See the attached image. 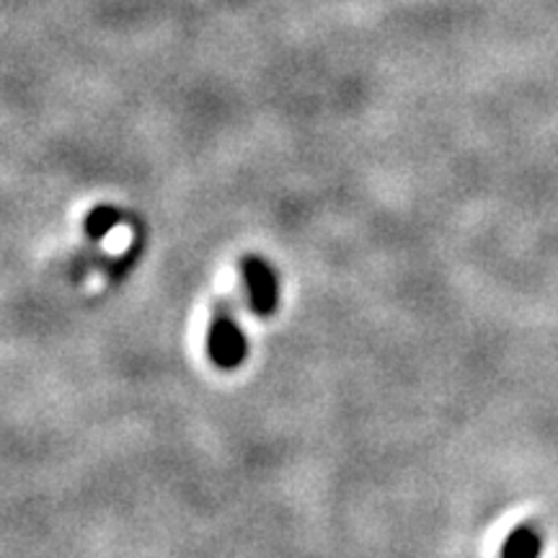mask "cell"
Instances as JSON below:
<instances>
[{"label": "cell", "mask_w": 558, "mask_h": 558, "mask_svg": "<svg viewBox=\"0 0 558 558\" xmlns=\"http://www.w3.org/2000/svg\"><path fill=\"white\" fill-rule=\"evenodd\" d=\"M239 275L248 311L259 318L275 316L279 308V298H282L279 290L282 288H279V275L271 267V262H267L259 254H248L241 259Z\"/></svg>", "instance_id": "7a4b0ae2"}, {"label": "cell", "mask_w": 558, "mask_h": 558, "mask_svg": "<svg viewBox=\"0 0 558 558\" xmlns=\"http://www.w3.org/2000/svg\"><path fill=\"white\" fill-rule=\"evenodd\" d=\"M207 357L220 369H239L248 360V339L243 326L239 324L235 308L230 300H220L215 305L213 318H209L205 337Z\"/></svg>", "instance_id": "6da1fadb"}, {"label": "cell", "mask_w": 558, "mask_h": 558, "mask_svg": "<svg viewBox=\"0 0 558 558\" xmlns=\"http://www.w3.org/2000/svg\"><path fill=\"white\" fill-rule=\"evenodd\" d=\"M543 530L535 522H522L501 543L499 558H541L543 554Z\"/></svg>", "instance_id": "3957f363"}, {"label": "cell", "mask_w": 558, "mask_h": 558, "mask_svg": "<svg viewBox=\"0 0 558 558\" xmlns=\"http://www.w3.org/2000/svg\"><path fill=\"white\" fill-rule=\"evenodd\" d=\"M122 213L114 205H96L94 209H88L86 220H83V230L90 241H101L120 226Z\"/></svg>", "instance_id": "277c9868"}]
</instances>
